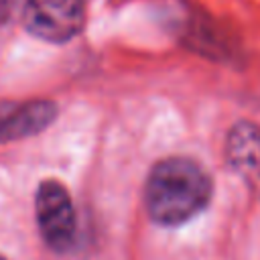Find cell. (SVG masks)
<instances>
[{
	"label": "cell",
	"mask_w": 260,
	"mask_h": 260,
	"mask_svg": "<svg viewBox=\"0 0 260 260\" xmlns=\"http://www.w3.org/2000/svg\"><path fill=\"white\" fill-rule=\"evenodd\" d=\"M211 197L207 173L191 158H165L146 179L148 215L162 225H179L197 215Z\"/></svg>",
	"instance_id": "6da1fadb"
},
{
	"label": "cell",
	"mask_w": 260,
	"mask_h": 260,
	"mask_svg": "<svg viewBox=\"0 0 260 260\" xmlns=\"http://www.w3.org/2000/svg\"><path fill=\"white\" fill-rule=\"evenodd\" d=\"M83 0H26L24 26L49 43H65L83 26Z\"/></svg>",
	"instance_id": "7a4b0ae2"
},
{
	"label": "cell",
	"mask_w": 260,
	"mask_h": 260,
	"mask_svg": "<svg viewBox=\"0 0 260 260\" xmlns=\"http://www.w3.org/2000/svg\"><path fill=\"white\" fill-rule=\"evenodd\" d=\"M37 221L45 242L63 252L75 238V211L67 189L57 181L41 183L37 191Z\"/></svg>",
	"instance_id": "3957f363"
},
{
	"label": "cell",
	"mask_w": 260,
	"mask_h": 260,
	"mask_svg": "<svg viewBox=\"0 0 260 260\" xmlns=\"http://www.w3.org/2000/svg\"><path fill=\"white\" fill-rule=\"evenodd\" d=\"M230 167L260 197V130L250 122L236 124L225 140Z\"/></svg>",
	"instance_id": "277c9868"
},
{
	"label": "cell",
	"mask_w": 260,
	"mask_h": 260,
	"mask_svg": "<svg viewBox=\"0 0 260 260\" xmlns=\"http://www.w3.org/2000/svg\"><path fill=\"white\" fill-rule=\"evenodd\" d=\"M55 114V104L47 100H35L26 104H0V142L41 132L53 122Z\"/></svg>",
	"instance_id": "5b68a950"
},
{
	"label": "cell",
	"mask_w": 260,
	"mask_h": 260,
	"mask_svg": "<svg viewBox=\"0 0 260 260\" xmlns=\"http://www.w3.org/2000/svg\"><path fill=\"white\" fill-rule=\"evenodd\" d=\"M12 4H14V0H0V24L8 20L10 10H12Z\"/></svg>",
	"instance_id": "8992f818"
},
{
	"label": "cell",
	"mask_w": 260,
	"mask_h": 260,
	"mask_svg": "<svg viewBox=\"0 0 260 260\" xmlns=\"http://www.w3.org/2000/svg\"><path fill=\"white\" fill-rule=\"evenodd\" d=\"M0 260H4V258H2V256H0Z\"/></svg>",
	"instance_id": "52a82bcc"
}]
</instances>
